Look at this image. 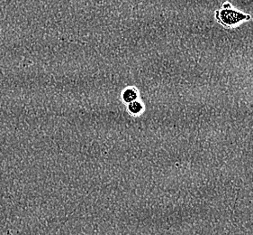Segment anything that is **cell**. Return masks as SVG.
<instances>
[{
	"label": "cell",
	"mask_w": 253,
	"mask_h": 235,
	"mask_svg": "<svg viewBox=\"0 0 253 235\" xmlns=\"http://www.w3.org/2000/svg\"><path fill=\"white\" fill-rule=\"evenodd\" d=\"M215 18L219 24L225 27H232L240 24L243 21L249 20L251 16L234 10L230 4H225L223 8L215 12Z\"/></svg>",
	"instance_id": "cell-1"
},
{
	"label": "cell",
	"mask_w": 253,
	"mask_h": 235,
	"mask_svg": "<svg viewBox=\"0 0 253 235\" xmlns=\"http://www.w3.org/2000/svg\"><path fill=\"white\" fill-rule=\"evenodd\" d=\"M137 96H138V94L135 92V90H133V89H127L126 91L124 92L123 98H124V101L126 103H131L132 102H134V101H136Z\"/></svg>",
	"instance_id": "cell-2"
},
{
	"label": "cell",
	"mask_w": 253,
	"mask_h": 235,
	"mask_svg": "<svg viewBox=\"0 0 253 235\" xmlns=\"http://www.w3.org/2000/svg\"><path fill=\"white\" fill-rule=\"evenodd\" d=\"M128 109H129V112L132 114H139L142 111V103L134 101L132 103H129Z\"/></svg>",
	"instance_id": "cell-3"
}]
</instances>
